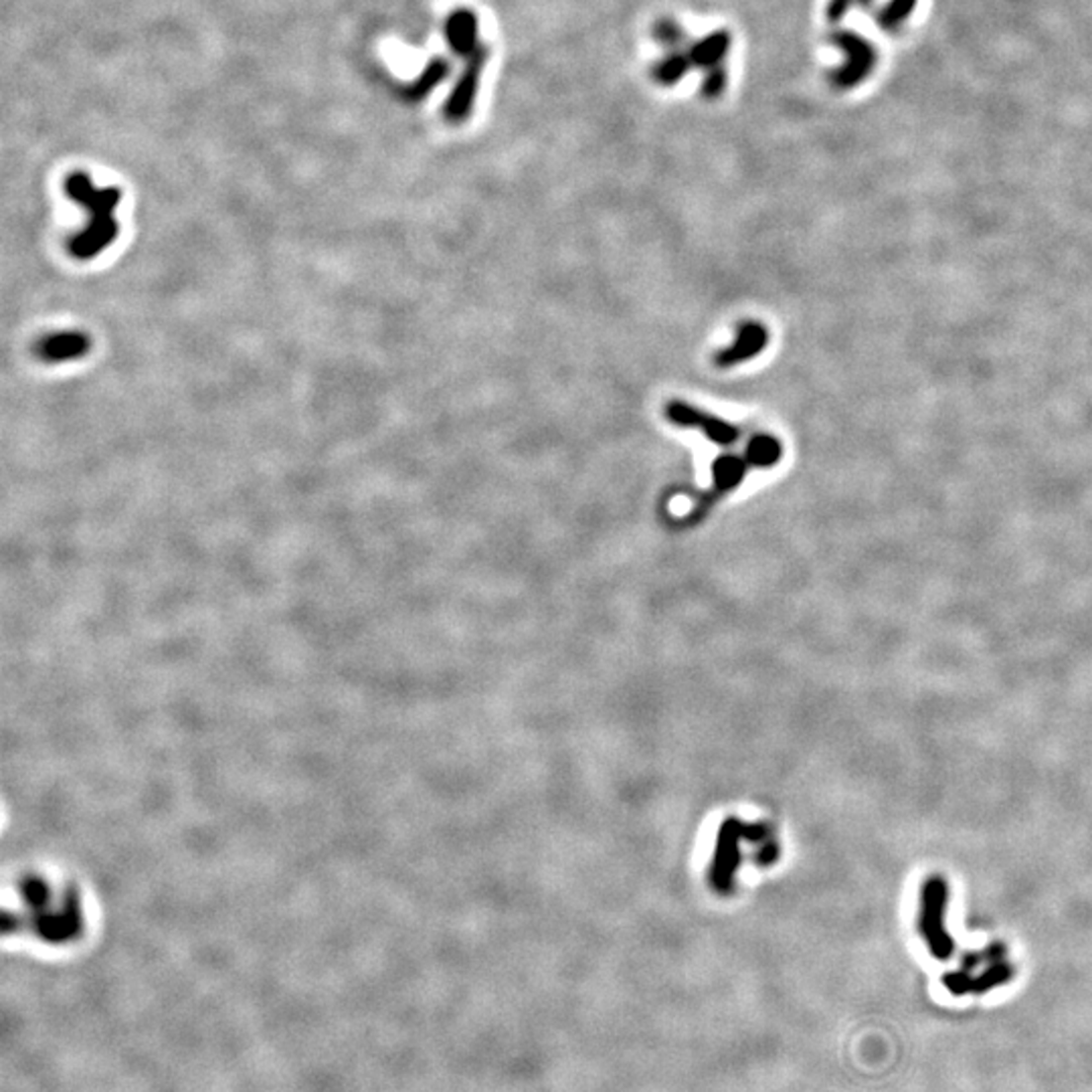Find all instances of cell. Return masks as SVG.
Masks as SVG:
<instances>
[{
	"label": "cell",
	"mask_w": 1092,
	"mask_h": 1092,
	"mask_svg": "<svg viewBox=\"0 0 1092 1092\" xmlns=\"http://www.w3.org/2000/svg\"><path fill=\"white\" fill-rule=\"evenodd\" d=\"M746 461L739 457H721L715 463V484L719 490H731L735 488L741 478L745 476Z\"/></svg>",
	"instance_id": "obj_9"
},
{
	"label": "cell",
	"mask_w": 1092,
	"mask_h": 1092,
	"mask_svg": "<svg viewBox=\"0 0 1092 1092\" xmlns=\"http://www.w3.org/2000/svg\"><path fill=\"white\" fill-rule=\"evenodd\" d=\"M91 348V341L83 332H57V335L45 337L39 347L37 354L45 362H69L85 356Z\"/></svg>",
	"instance_id": "obj_7"
},
{
	"label": "cell",
	"mask_w": 1092,
	"mask_h": 1092,
	"mask_svg": "<svg viewBox=\"0 0 1092 1092\" xmlns=\"http://www.w3.org/2000/svg\"><path fill=\"white\" fill-rule=\"evenodd\" d=\"M767 341H769V335H767V328L763 324H758V322L741 324L735 345L731 348L719 352L717 366L729 368V366H735L739 362L750 360L754 354H758L767 347Z\"/></svg>",
	"instance_id": "obj_6"
},
{
	"label": "cell",
	"mask_w": 1092,
	"mask_h": 1092,
	"mask_svg": "<svg viewBox=\"0 0 1092 1092\" xmlns=\"http://www.w3.org/2000/svg\"><path fill=\"white\" fill-rule=\"evenodd\" d=\"M948 902V886L941 876H931L921 886L919 902V935L927 943L935 959L946 961L955 951V943L944 927Z\"/></svg>",
	"instance_id": "obj_4"
},
{
	"label": "cell",
	"mask_w": 1092,
	"mask_h": 1092,
	"mask_svg": "<svg viewBox=\"0 0 1092 1092\" xmlns=\"http://www.w3.org/2000/svg\"><path fill=\"white\" fill-rule=\"evenodd\" d=\"M781 459V444L771 436H756L748 444L746 461L756 467H771Z\"/></svg>",
	"instance_id": "obj_8"
},
{
	"label": "cell",
	"mask_w": 1092,
	"mask_h": 1092,
	"mask_svg": "<svg viewBox=\"0 0 1092 1092\" xmlns=\"http://www.w3.org/2000/svg\"><path fill=\"white\" fill-rule=\"evenodd\" d=\"M917 7V0H890L888 7L882 11V25L888 29H896L898 25L905 23L913 9Z\"/></svg>",
	"instance_id": "obj_10"
},
{
	"label": "cell",
	"mask_w": 1092,
	"mask_h": 1092,
	"mask_svg": "<svg viewBox=\"0 0 1092 1092\" xmlns=\"http://www.w3.org/2000/svg\"><path fill=\"white\" fill-rule=\"evenodd\" d=\"M3 939L50 951L83 946L102 923L100 894L81 870L51 858L11 862L0 882Z\"/></svg>",
	"instance_id": "obj_1"
},
{
	"label": "cell",
	"mask_w": 1092,
	"mask_h": 1092,
	"mask_svg": "<svg viewBox=\"0 0 1092 1092\" xmlns=\"http://www.w3.org/2000/svg\"><path fill=\"white\" fill-rule=\"evenodd\" d=\"M446 73V67L444 63H432L430 67H427V71L407 89V93L411 98H421L425 91H430Z\"/></svg>",
	"instance_id": "obj_11"
},
{
	"label": "cell",
	"mask_w": 1092,
	"mask_h": 1092,
	"mask_svg": "<svg viewBox=\"0 0 1092 1092\" xmlns=\"http://www.w3.org/2000/svg\"><path fill=\"white\" fill-rule=\"evenodd\" d=\"M1014 967L1008 959L1006 946L993 943L981 951L967 953L957 971L944 975V987L953 995L985 993L1012 979Z\"/></svg>",
	"instance_id": "obj_3"
},
{
	"label": "cell",
	"mask_w": 1092,
	"mask_h": 1092,
	"mask_svg": "<svg viewBox=\"0 0 1092 1092\" xmlns=\"http://www.w3.org/2000/svg\"><path fill=\"white\" fill-rule=\"evenodd\" d=\"M65 193L71 201L89 211L87 227L73 235L69 242L71 255L87 261L116 242L120 227L114 213L122 195L118 188H96L83 172H73L65 180Z\"/></svg>",
	"instance_id": "obj_2"
},
{
	"label": "cell",
	"mask_w": 1092,
	"mask_h": 1092,
	"mask_svg": "<svg viewBox=\"0 0 1092 1092\" xmlns=\"http://www.w3.org/2000/svg\"><path fill=\"white\" fill-rule=\"evenodd\" d=\"M469 29H471V21H469L467 15H455L449 21V41L453 45V50H457V51L467 50Z\"/></svg>",
	"instance_id": "obj_12"
},
{
	"label": "cell",
	"mask_w": 1092,
	"mask_h": 1092,
	"mask_svg": "<svg viewBox=\"0 0 1092 1092\" xmlns=\"http://www.w3.org/2000/svg\"><path fill=\"white\" fill-rule=\"evenodd\" d=\"M666 415L672 423L680 425V427H690V430H700L710 442H715L719 446H731L739 440V430L735 425L719 419V417H712L704 411H698V409H692L690 405L686 403H670V407L666 409Z\"/></svg>",
	"instance_id": "obj_5"
}]
</instances>
